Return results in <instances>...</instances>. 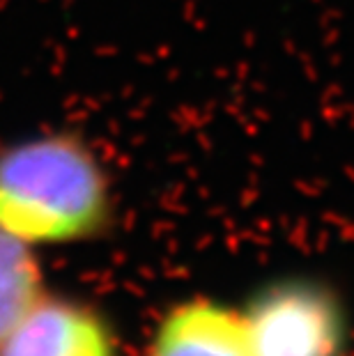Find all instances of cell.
<instances>
[{"label": "cell", "mask_w": 354, "mask_h": 356, "mask_svg": "<svg viewBox=\"0 0 354 356\" xmlns=\"http://www.w3.org/2000/svg\"><path fill=\"white\" fill-rule=\"evenodd\" d=\"M108 172L74 134H42L0 152V228L26 244H70L106 230Z\"/></svg>", "instance_id": "1"}, {"label": "cell", "mask_w": 354, "mask_h": 356, "mask_svg": "<svg viewBox=\"0 0 354 356\" xmlns=\"http://www.w3.org/2000/svg\"><path fill=\"white\" fill-rule=\"evenodd\" d=\"M242 315L253 356H345L343 308L315 280L292 278L265 287Z\"/></svg>", "instance_id": "2"}, {"label": "cell", "mask_w": 354, "mask_h": 356, "mask_svg": "<svg viewBox=\"0 0 354 356\" xmlns=\"http://www.w3.org/2000/svg\"><path fill=\"white\" fill-rule=\"evenodd\" d=\"M0 356H115V343L90 308L42 297L5 336Z\"/></svg>", "instance_id": "3"}, {"label": "cell", "mask_w": 354, "mask_h": 356, "mask_svg": "<svg viewBox=\"0 0 354 356\" xmlns=\"http://www.w3.org/2000/svg\"><path fill=\"white\" fill-rule=\"evenodd\" d=\"M147 356H253L242 310L209 299L170 308L154 329Z\"/></svg>", "instance_id": "4"}, {"label": "cell", "mask_w": 354, "mask_h": 356, "mask_svg": "<svg viewBox=\"0 0 354 356\" xmlns=\"http://www.w3.org/2000/svg\"><path fill=\"white\" fill-rule=\"evenodd\" d=\"M42 294V271L26 241L0 228V343Z\"/></svg>", "instance_id": "5"}]
</instances>
